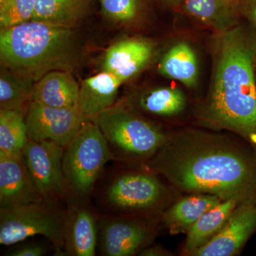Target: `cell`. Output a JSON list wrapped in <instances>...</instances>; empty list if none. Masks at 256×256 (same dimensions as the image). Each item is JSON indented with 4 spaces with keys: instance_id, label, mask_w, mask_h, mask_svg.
<instances>
[{
    "instance_id": "cell-18",
    "label": "cell",
    "mask_w": 256,
    "mask_h": 256,
    "mask_svg": "<svg viewBox=\"0 0 256 256\" xmlns=\"http://www.w3.org/2000/svg\"><path fill=\"white\" fill-rule=\"evenodd\" d=\"M223 201L220 197L206 193H193L175 203L163 214V222L170 234L188 232L206 210Z\"/></svg>"
},
{
    "instance_id": "cell-4",
    "label": "cell",
    "mask_w": 256,
    "mask_h": 256,
    "mask_svg": "<svg viewBox=\"0 0 256 256\" xmlns=\"http://www.w3.org/2000/svg\"><path fill=\"white\" fill-rule=\"evenodd\" d=\"M90 120L100 128L118 161L148 162L169 138L129 104H114Z\"/></svg>"
},
{
    "instance_id": "cell-2",
    "label": "cell",
    "mask_w": 256,
    "mask_h": 256,
    "mask_svg": "<svg viewBox=\"0 0 256 256\" xmlns=\"http://www.w3.org/2000/svg\"><path fill=\"white\" fill-rule=\"evenodd\" d=\"M210 88L198 119L236 133L256 149V31L242 24L214 33Z\"/></svg>"
},
{
    "instance_id": "cell-30",
    "label": "cell",
    "mask_w": 256,
    "mask_h": 256,
    "mask_svg": "<svg viewBox=\"0 0 256 256\" xmlns=\"http://www.w3.org/2000/svg\"><path fill=\"white\" fill-rule=\"evenodd\" d=\"M158 1L166 8L176 10L182 0H158Z\"/></svg>"
},
{
    "instance_id": "cell-10",
    "label": "cell",
    "mask_w": 256,
    "mask_h": 256,
    "mask_svg": "<svg viewBox=\"0 0 256 256\" xmlns=\"http://www.w3.org/2000/svg\"><path fill=\"white\" fill-rule=\"evenodd\" d=\"M100 252L106 256H130L148 246L153 230L126 215L106 216L99 222Z\"/></svg>"
},
{
    "instance_id": "cell-26",
    "label": "cell",
    "mask_w": 256,
    "mask_h": 256,
    "mask_svg": "<svg viewBox=\"0 0 256 256\" xmlns=\"http://www.w3.org/2000/svg\"><path fill=\"white\" fill-rule=\"evenodd\" d=\"M36 0H5L0 4V28H14L33 20Z\"/></svg>"
},
{
    "instance_id": "cell-31",
    "label": "cell",
    "mask_w": 256,
    "mask_h": 256,
    "mask_svg": "<svg viewBox=\"0 0 256 256\" xmlns=\"http://www.w3.org/2000/svg\"><path fill=\"white\" fill-rule=\"evenodd\" d=\"M4 1L5 0H0V4H2V3L4 2Z\"/></svg>"
},
{
    "instance_id": "cell-21",
    "label": "cell",
    "mask_w": 256,
    "mask_h": 256,
    "mask_svg": "<svg viewBox=\"0 0 256 256\" xmlns=\"http://www.w3.org/2000/svg\"><path fill=\"white\" fill-rule=\"evenodd\" d=\"M92 0H36L33 21L73 28L84 18Z\"/></svg>"
},
{
    "instance_id": "cell-9",
    "label": "cell",
    "mask_w": 256,
    "mask_h": 256,
    "mask_svg": "<svg viewBox=\"0 0 256 256\" xmlns=\"http://www.w3.org/2000/svg\"><path fill=\"white\" fill-rule=\"evenodd\" d=\"M88 120L79 108H58L32 100L26 116L28 139L66 148Z\"/></svg>"
},
{
    "instance_id": "cell-20",
    "label": "cell",
    "mask_w": 256,
    "mask_h": 256,
    "mask_svg": "<svg viewBox=\"0 0 256 256\" xmlns=\"http://www.w3.org/2000/svg\"><path fill=\"white\" fill-rule=\"evenodd\" d=\"M159 72L166 78L178 80L185 86L194 88L200 77L196 53L186 42L176 44L163 56Z\"/></svg>"
},
{
    "instance_id": "cell-24",
    "label": "cell",
    "mask_w": 256,
    "mask_h": 256,
    "mask_svg": "<svg viewBox=\"0 0 256 256\" xmlns=\"http://www.w3.org/2000/svg\"><path fill=\"white\" fill-rule=\"evenodd\" d=\"M186 98L176 88H159L143 92L138 97L137 105L146 114L156 116H173L182 112Z\"/></svg>"
},
{
    "instance_id": "cell-8",
    "label": "cell",
    "mask_w": 256,
    "mask_h": 256,
    "mask_svg": "<svg viewBox=\"0 0 256 256\" xmlns=\"http://www.w3.org/2000/svg\"><path fill=\"white\" fill-rule=\"evenodd\" d=\"M65 148L54 142L28 139L24 160L35 188L44 201L55 203L66 196L62 162Z\"/></svg>"
},
{
    "instance_id": "cell-12",
    "label": "cell",
    "mask_w": 256,
    "mask_h": 256,
    "mask_svg": "<svg viewBox=\"0 0 256 256\" xmlns=\"http://www.w3.org/2000/svg\"><path fill=\"white\" fill-rule=\"evenodd\" d=\"M43 201L32 182L22 154H0V212Z\"/></svg>"
},
{
    "instance_id": "cell-32",
    "label": "cell",
    "mask_w": 256,
    "mask_h": 256,
    "mask_svg": "<svg viewBox=\"0 0 256 256\" xmlns=\"http://www.w3.org/2000/svg\"></svg>"
},
{
    "instance_id": "cell-22",
    "label": "cell",
    "mask_w": 256,
    "mask_h": 256,
    "mask_svg": "<svg viewBox=\"0 0 256 256\" xmlns=\"http://www.w3.org/2000/svg\"><path fill=\"white\" fill-rule=\"evenodd\" d=\"M36 80L2 67L0 73V110H24L33 98Z\"/></svg>"
},
{
    "instance_id": "cell-15",
    "label": "cell",
    "mask_w": 256,
    "mask_h": 256,
    "mask_svg": "<svg viewBox=\"0 0 256 256\" xmlns=\"http://www.w3.org/2000/svg\"><path fill=\"white\" fill-rule=\"evenodd\" d=\"M176 11L214 33H222L240 24L239 0H182Z\"/></svg>"
},
{
    "instance_id": "cell-11",
    "label": "cell",
    "mask_w": 256,
    "mask_h": 256,
    "mask_svg": "<svg viewBox=\"0 0 256 256\" xmlns=\"http://www.w3.org/2000/svg\"><path fill=\"white\" fill-rule=\"evenodd\" d=\"M256 230V202L239 204L224 226L210 242L192 256L237 255Z\"/></svg>"
},
{
    "instance_id": "cell-27",
    "label": "cell",
    "mask_w": 256,
    "mask_h": 256,
    "mask_svg": "<svg viewBox=\"0 0 256 256\" xmlns=\"http://www.w3.org/2000/svg\"><path fill=\"white\" fill-rule=\"evenodd\" d=\"M239 11L242 18L256 31V0H239Z\"/></svg>"
},
{
    "instance_id": "cell-3",
    "label": "cell",
    "mask_w": 256,
    "mask_h": 256,
    "mask_svg": "<svg viewBox=\"0 0 256 256\" xmlns=\"http://www.w3.org/2000/svg\"><path fill=\"white\" fill-rule=\"evenodd\" d=\"M80 54L72 28L32 20L0 31L2 67L36 82L53 70L72 72Z\"/></svg>"
},
{
    "instance_id": "cell-6",
    "label": "cell",
    "mask_w": 256,
    "mask_h": 256,
    "mask_svg": "<svg viewBox=\"0 0 256 256\" xmlns=\"http://www.w3.org/2000/svg\"><path fill=\"white\" fill-rule=\"evenodd\" d=\"M64 213L55 203L46 201L30 204L0 212V244L11 246L35 236H43L53 245L56 255L65 252Z\"/></svg>"
},
{
    "instance_id": "cell-29",
    "label": "cell",
    "mask_w": 256,
    "mask_h": 256,
    "mask_svg": "<svg viewBox=\"0 0 256 256\" xmlns=\"http://www.w3.org/2000/svg\"><path fill=\"white\" fill-rule=\"evenodd\" d=\"M164 250L160 248H146L140 252V256H162L164 255Z\"/></svg>"
},
{
    "instance_id": "cell-14",
    "label": "cell",
    "mask_w": 256,
    "mask_h": 256,
    "mask_svg": "<svg viewBox=\"0 0 256 256\" xmlns=\"http://www.w3.org/2000/svg\"><path fill=\"white\" fill-rule=\"evenodd\" d=\"M99 223L92 210L82 204L70 205L64 213L65 254L72 256L96 255Z\"/></svg>"
},
{
    "instance_id": "cell-16",
    "label": "cell",
    "mask_w": 256,
    "mask_h": 256,
    "mask_svg": "<svg viewBox=\"0 0 256 256\" xmlns=\"http://www.w3.org/2000/svg\"><path fill=\"white\" fill-rule=\"evenodd\" d=\"M80 86L72 72L53 70L36 82L32 101L58 108H79Z\"/></svg>"
},
{
    "instance_id": "cell-23",
    "label": "cell",
    "mask_w": 256,
    "mask_h": 256,
    "mask_svg": "<svg viewBox=\"0 0 256 256\" xmlns=\"http://www.w3.org/2000/svg\"><path fill=\"white\" fill-rule=\"evenodd\" d=\"M28 140L23 110H0V154H22Z\"/></svg>"
},
{
    "instance_id": "cell-19",
    "label": "cell",
    "mask_w": 256,
    "mask_h": 256,
    "mask_svg": "<svg viewBox=\"0 0 256 256\" xmlns=\"http://www.w3.org/2000/svg\"><path fill=\"white\" fill-rule=\"evenodd\" d=\"M240 204L235 198L223 200L206 210L186 232L184 252L192 255L210 242L224 226L234 210Z\"/></svg>"
},
{
    "instance_id": "cell-25",
    "label": "cell",
    "mask_w": 256,
    "mask_h": 256,
    "mask_svg": "<svg viewBox=\"0 0 256 256\" xmlns=\"http://www.w3.org/2000/svg\"><path fill=\"white\" fill-rule=\"evenodd\" d=\"M106 18L124 25L136 22L142 13V0H98Z\"/></svg>"
},
{
    "instance_id": "cell-5",
    "label": "cell",
    "mask_w": 256,
    "mask_h": 256,
    "mask_svg": "<svg viewBox=\"0 0 256 256\" xmlns=\"http://www.w3.org/2000/svg\"><path fill=\"white\" fill-rule=\"evenodd\" d=\"M114 160L105 136L92 120L66 146L62 168L66 196L82 202L94 191L104 166Z\"/></svg>"
},
{
    "instance_id": "cell-1",
    "label": "cell",
    "mask_w": 256,
    "mask_h": 256,
    "mask_svg": "<svg viewBox=\"0 0 256 256\" xmlns=\"http://www.w3.org/2000/svg\"><path fill=\"white\" fill-rule=\"evenodd\" d=\"M150 171L176 188L240 204L256 202V154L216 134L184 130L169 136L148 160Z\"/></svg>"
},
{
    "instance_id": "cell-28",
    "label": "cell",
    "mask_w": 256,
    "mask_h": 256,
    "mask_svg": "<svg viewBox=\"0 0 256 256\" xmlns=\"http://www.w3.org/2000/svg\"><path fill=\"white\" fill-rule=\"evenodd\" d=\"M46 249L42 246L36 244H28L18 248L11 252L13 256H41L44 255Z\"/></svg>"
},
{
    "instance_id": "cell-7",
    "label": "cell",
    "mask_w": 256,
    "mask_h": 256,
    "mask_svg": "<svg viewBox=\"0 0 256 256\" xmlns=\"http://www.w3.org/2000/svg\"><path fill=\"white\" fill-rule=\"evenodd\" d=\"M152 172L128 171L114 175L102 191L106 206L118 214L146 212L162 201L165 188Z\"/></svg>"
},
{
    "instance_id": "cell-13",
    "label": "cell",
    "mask_w": 256,
    "mask_h": 256,
    "mask_svg": "<svg viewBox=\"0 0 256 256\" xmlns=\"http://www.w3.org/2000/svg\"><path fill=\"white\" fill-rule=\"evenodd\" d=\"M156 45L144 38H128L109 47L104 60V72L122 82L134 78L150 63Z\"/></svg>"
},
{
    "instance_id": "cell-17",
    "label": "cell",
    "mask_w": 256,
    "mask_h": 256,
    "mask_svg": "<svg viewBox=\"0 0 256 256\" xmlns=\"http://www.w3.org/2000/svg\"><path fill=\"white\" fill-rule=\"evenodd\" d=\"M122 80L110 73L104 72L85 79L80 86L79 108L88 119L116 104Z\"/></svg>"
}]
</instances>
